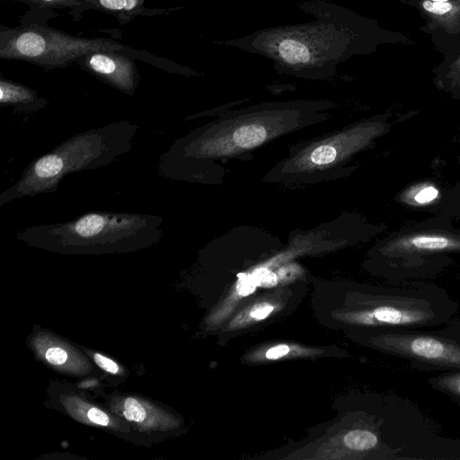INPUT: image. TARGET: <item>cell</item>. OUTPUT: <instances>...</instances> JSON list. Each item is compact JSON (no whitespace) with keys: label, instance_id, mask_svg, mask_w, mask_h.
Here are the masks:
<instances>
[{"label":"cell","instance_id":"cell-25","mask_svg":"<svg viewBox=\"0 0 460 460\" xmlns=\"http://www.w3.org/2000/svg\"><path fill=\"white\" fill-rule=\"evenodd\" d=\"M457 389H458V391L460 392V383H459V384H458V385H457Z\"/></svg>","mask_w":460,"mask_h":460},{"label":"cell","instance_id":"cell-14","mask_svg":"<svg viewBox=\"0 0 460 460\" xmlns=\"http://www.w3.org/2000/svg\"><path fill=\"white\" fill-rule=\"evenodd\" d=\"M31 6L44 8H70L73 9V15L79 14L84 11L80 0H22Z\"/></svg>","mask_w":460,"mask_h":460},{"label":"cell","instance_id":"cell-9","mask_svg":"<svg viewBox=\"0 0 460 460\" xmlns=\"http://www.w3.org/2000/svg\"><path fill=\"white\" fill-rule=\"evenodd\" d=\"M391 249L401 252L460 250V238L444 233H417L395 240Z\"/></svg>","mask_w":460,"mask_h":460},{"label":"cell","instance_id":"cell-11","mask_svg":"<svg viewBox=\"0 0 460 460\" xmlns=\"http://www.w3.org/2000/svg\"><path fill=\"white\" fill-rule=\"evenodd\" d=\"M420 6L438 27L449 33L460 31V3L422 0Z\"/></svg>","mask_w":460,"mask_h":460},{"label":"cell","instance_id":"cell-7","mask_svg":"<svg viewBox=\"0 0 460 460\" xmlns=\"http://www.w3.org/2000/svg\"><path fill=\"white\" fill-rule=\"evenodd\" d=\"M75 63L128 94L134 93L139 82L134 58L120 52L98 50L80 58Z\"/></svg>","mask_w":460,"mask_h":460},{"label":"cell","instance_id":"cell-10","mask_svg":"<svg viewBox=\"0 0 460 460\" xmlns=\"http://www.w3.org/2000/svg\"><path fill=\"white\" fill-rule=\"evenodd\" d=\"M84 11L89 8L103 11L114 15L122 24L138 15H155L169 13L177 8L150 9L144 5L146 0H80Z\"/></svg>","mask_w":460,"mask_h":460},{"label":"cell","instance_id":"cell-22","mask_svg":"<svg viewBox=\"0 0 460 460\" xmlns=\"http://www.w3.org/2000/svg\"><path fill=\"white\" fill-rule=\"evenodd\" d=\"M273 310V307L268 304H261L255 305L251 311V316L261 320L266 318Z\"/></svg>","mask_w":460,"mask_h":460},{"label":"cell","instance_id":"cell-13","mask_svg":"<svg viewBox=\"0 0 460 460\" xmlns=\"http://www.w3.org/2000/svg\"><path fill=\"white\" fill-rule=\"evenodd\" d=\"M345 445L355 450H366L374 447L377 443L376 437L366 430H354L344 438Z\"/></svg>","mask_w":460,"mask_h":460},{"label":"cell","instance_id":"cell-4","mask_svg":"<svg viewBox=\"0 0 460 460\" xmlns=\"http://www.w3.org/2000/svg\"><path fill=\"white\" fill-rule=\"evenodd\" d=\"M135 129V125L119 123L76 136L35 161L5 199L50 190L70 172L109 163L129 148Z\"/></svg>","mask_w":460,"mask_h":460},{"label":"cell","instance_id":"cell-17","mask_svg":"<svg viewBox=\"0 0 460 460\" xmlns=\"http://www.w3.org/2000/svg\"><path fill=\"white\" fill-rule=\"evenodd\" d=\"M252 277L256 286L270 287L276 283V276L263 268L254 270Z\"/></svg>","mask_w":460,"mask_h":460},{"label":"cell","instance_id":"cell-16","mask_svg":"<svg viewBox=\"0 0 460 460\" xmlns=\"http://www.w3.org/2000/svg\"><path fill=\"white\" fill-rule=\"evenodd\" d=\"M438 196V190L432 185H425L419 188L412 195V199L417 204H427Z\"/></svg>","mask_w":460,"mask_h":460},{"label":"cell","instance_id":"cell-5","mask_svg":"<svg viewBox=\"0 0 460 460\" xmlns=\"http://www.w3.org/2000/svg\"><path fill=\"white\" fill-rule=\"evenodd\" d=\"M98 50L120 52L153 62L151 56L105 38H81L38 23L1 26L0 58L28 61L46 68L65 67Z\"/></svg>","mask_w":460,"mask_h":460},{"label":"cell","instance_id":"cell-1","mask_svg":"<svg viewBox=\"0 0 460 460\" xmlns=\"http://www.w3.org/2000/svg\"><path fill=\"white\" fill-rule=\"evenodd\" d=\"M297 6L314 20L215 43L261 55L273 62L279 74L306 80L332 78L340 64L371 47L368 22L352 10L327 0L303 1Z\"/></svg>","mask_w":460,"mask_h":460},{"label":"cell","instance_id":"cell-6","mask_svg":"<svg viewBox=\"0 0 460 460\" xmlns=\"http://www.w3.org/2000/svg\"><path fill=\"white\" fill-rule=\"evenodd\" d=\"M161 218L118 213H89L68 223L37 226L21 237L58 247H121L123 243L161 236Z\"/></svg>","mask_w":460,"mask_h":460},{"label":"cell","instance_id":"cell-23","mask_svg":"<svg viewBox=\"0 0 460 460\" xmlns=\"http://www.w3.org/2000/svg\"><path fill=\"white\" fill-rule=\"evenodd\" d=\"M289 348L287 345H279L270 349L266 352V357L270 359L279 358L287 355Z\"/></svg>","mask_w":460,"mask_h":460},{"label":"cell","instance_id":"cell-24","mask_svg":"<svg viewBox=\"0 0 460 460\" xmlns=\"http://www.w3.org/2000/svg\"><path fill=\"white\" fill-rule=\"evenodd\" d=\"M431 1H437V2H455V3H460V0H431Z\"/></svg>","mask_w":460,"mask_h":460},{"label":"cell","instance_id":"cell-20","mask_svg":"<svg viewBox=\"0 0 460 460\" xmlns=\"http://www.w3.org/2000/svg\"><path fill=\"white\" fill-rule=\"evenodd\" d=\"M93 359L96 364L104 371L111 374H117L119 372V366L117 363L111 358L104 357L100 353L93 354Z\"/></svg>","mask_w":460,"mask_h":460},{"label":"cell","instance_id":"cell-15","mask_svg":"<svg viewBox=\"0 0 460 460\" xmlns=\"http://www.w3.org/2000/svg\"><path fill=\"white\" fill-rule=\"evenodd\" d=\"M123 417L131 422L141 423L146 417V411L144 406L137 399L128 397L123 401L122 410Z\"/></svg>","mask_w":460,"mask_h":460},{"label":"cell","instance_id":"cell-2","mask_svg":"<svg viewBox=\"0 0 460 460\" xmlns=\"http://www.w3.org/2000/svg\"><path fill=\"white\" fill-rule=\"evenodd\" d=\"M329 100L265 102L225 111L183 138L181 156L187 176L220 184L224 164L243 156L285 135L331 119Z\"/></svg>","mask_w":460,"mask_h":460},{"label":"cell","instance_id":"cell-21","mask_svg":"<svg viewBox=\"0 0 460 460\" xmlns=\"http://www.w3.org/2000/svg\"><path fill=\"white\" fill-rule=\"evenodd\" d=\"M87 419L97 425L106 427L110 423L108 415L98 408H91L87 411Z\"/></svg>","mask_w":460,"mask_h":460},{"label":"cell","instance_id":"cell-8","mask_svg":"<svg viewBox=\"0 0 460 460\" xmlns=\"http://www.w3.org/2000/svg\"><path fill=\"white\" fill-rule=\"evenodd\" d=\"M399 350L420 359L460 366V349L427 336L399 337Z\"/></svg>","mask_w":460,"mask_h":460},{"label":"cell","instance_id":"cell-3","mask_svg":"<svg viewBox=\"0 0 460 460\" xmlns=\"http://www.w3.org/2000/svg\"><path fill=\"white\" fill-rule=\"evenodd\" d=\"M385 124L369 119L291 146L288 154L262 178L286 186L310 185L348 176L349 163L383 134Z\"/></svg>","mask_w":460,"mask_h":460},{"label":"cell","instance_id":"cell-18","mask_svg":"<svg viewBox=\"0 0 460 460\" xmlns=\"http://www.w3.org/2000/svg\"><path fill=\"white\" fill-rule=\"evenodd\" d=\"M256 284L252 275L244 273L238 275V281L236 283V289L242 296H248L252 294L255 289Z\"/></svg>","mask_w":460,"mask_h":460},{"label":"cell","instance_id":"cell-27","mask_svg":"<svg viewBox=\"0 0 460 460\" xmlns=\"http://www.w3.org/2000/svg\"><path fill=\"white\" fill-rule=\"evenodd\" d=\"M18 1H22V0H18Z\"/></svg>","mask_w":460,"mask_h":460},{"label":"cell","instance_id":"cell-26","mask_svg":"<svg viewBox=\"0 0 460 460\" xmlns=\"http://www.w3.org/2000/svg\"><path fill=\"white\" fill-rule=\"evenodd\" d=\"M458 66H459V69H460V58L458 60Z\"/></svg>","mask_w":460,"mask_h":460},{"label":"cell","instance_id":"cell-12","mask_svg":"<svg viewBox=\"0 0 460 460\" xmlns=\"http://www.w3.org/2000/svg\"><path fill=\"white\" fill-rule=\"evenodd\" d=\"M39 100L37 93L24 85L9 80L0 81V102L6 105L36 104Z\"/></svg>","mask_w":460,"mask_h":460},{"label":"cell","instance_id":"cell-19","mask_svg":"<svg viewBox=\"0 0 460 460\" xmlns=\"http://www.w3.org/2000/svg\"><path fill=\"white\" fill-rule=\"evenodd\" d=\"M45 358L50 364L59 366L66 361L67 353L61 348L52 347L46 350Z\"/></svg>","mask_w":460,"mask_h":460}]
</instances>
